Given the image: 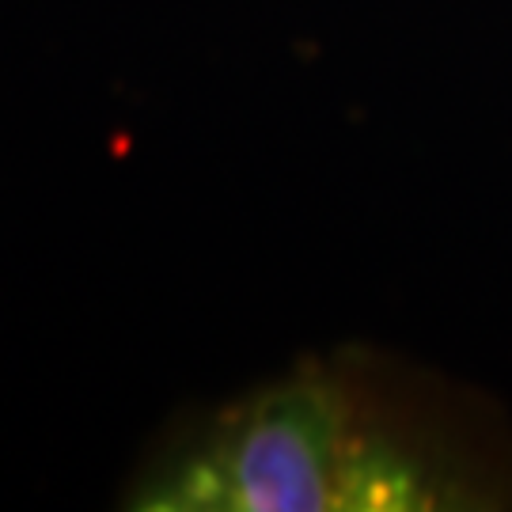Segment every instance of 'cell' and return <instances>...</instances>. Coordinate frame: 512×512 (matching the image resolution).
<instances>
[{"instance_id": "1", "label": "cell", "mask_w": 512, "mask_h": 512, "mask_svg": "<svg viewBox=\"0 0 512 512\" xmlns=\"http://www.w3.org/2000/svg\"><path fill=\"white\" fill-rule=\"evenodd\" d=\"M368 429L327 368H296L228 406L126 494L141 512H349Z\"/></svg>"}]
</instances>
